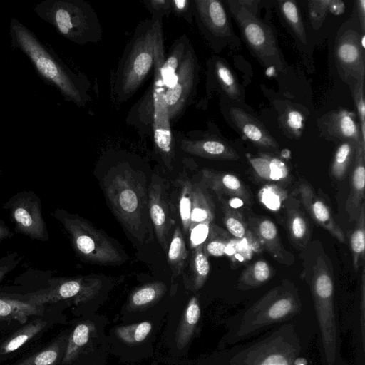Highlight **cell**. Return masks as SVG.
Returning a JSON list of instances; mask_svg holds the SVG:
<instances>
[{"instance_id": "1", "label": "cell", "mask_w": 365, "mask_h": 365, "mask_svg": "<svg viewBox=\"0 0 365 365\" xmlns=\"http://www.w3.org/2000/svg\"><path fill=\"white\" fill-rule=\"evenodd\" d=\"M317 334L315 319L284 323L221 349L210 365H313L309 353Z\"/></svg>"}, {"instance_id": "2", "label": "cell", "mask_w": 365, "mask_h": 365, "mask_svg": "<svg viewBox=\"0 0 365 365\" xmlns=\"http://www.w3.org/2000/svg\"><path fill=\"white\" fill-rule=\"evenodd\" d=\"M315 319L312 299H305L297 287L284 282L268 289L226 320L220 349L253 338L288 322Z\"/></svg>"}, {"instance_id": "3", "label": "cell", "mask_w": 365, "mask_h": 365, "mask_svg": "<svg viewBox=\"0 0 365 365\" xmlns=\"http://www.w3.org/2000/svg\"><path fill=\"white\" fill-rule=\"evenodd\" d=\"M10 44L30 61L38 76L58 89L65 101L84 107L90 101L91 83L82 73L72 71L29 29L12 17L9 24Z\"/></svg>"}, {"instance_id": "4", "label": "cell", "mask_w": 365, "mask_h": 365, "mask_svg": "<svg viewBox=\"0 0 365 365\" xmlns=\"http://www.w3.org/2000/svg\"><path fill=\"white\" fill-rule=\"evenodd\" d=\"M106 197L118 220L139 242L150 232L148 190L140 173L126 163L113 167L104 180Z\"/></svg>"}, {"instance_id": "5", "label": "cell", "mask_w": 365, "mask_h": 365, "mask_svg": "<svg viewBox=\"0 0 365 365\" xmlns=\"http://www.w3.org/2000/svg\"><path fill=\"white\" fill-rule=\"evenodd\" d=\"M309 287L321 365H347L341 354V321L333 277L321 256L314 264Z\"/></svg>"}, {"instance_id": "6", "label": "cell", "mask_w": 365, "mask_h": 365, "mask_svg": "<svg viewBox=\"0 0 365 365\" xmlns=\"http://www.w3.org/2000/svg\"><path fill=\"white\" fill-rule=\"evenodd\" d=\"M163 20L147 19L136 26L118 62L112 80V96L123 103L138 91L153 71L154 50Z\"/></svg>"}, {"instance_id": "7", "label": "cell", "mask_w": 365, "mask_h": 365, "mask_svg": "<svg viewBox=\"0 0 365 365\" xmlns=\"http://www.w3.org/2000/svg\"><path fill=\"white\" fill-rule=\"evenodd\" d=\"M63 37L78 45L102 39V27L92 6L83 0H44L34 8Z\"/></svg>"}, {"instance_id": "8", "label": "cell", "mask_w": 365, "mask_h": 365, "mask_svg": "<svg viewBox=\"0 0 365 365\" xmlns=\"http://www.w3.org/2000/svg\"><path fill=\"white\" fill-rule=\"evenodd\" d=\"M53 215L67 231L76 252L83 260L99 264H118L125 261L116 243L88 220L58 209Z\"/></svg>"}, {"instance_id": "9", "label": "cell", "mask_w": 365, "mask_h": 365, "mask_svg": "<svg viewBox=\"0 0 365 365\" xmlns=\"http://www.w3.org/2000/svg\"><path fill=\"white\" fill-rule=\"evenodd\" d=\"M226 2L250 51L267 69L285 73L284 61L272 29L256 16L247 1Z\"/></svg>"}, {"instance_id": "10", "label": "cell", "mask_w": 365, "mask_h": 365, "mask_svg": "<svg viewBox=\"0 0 365 365\" xmlns=\"http://www.w3.org/2000/svg\"><path fill=\"white\" fill-rule=\"evenodd\" d=\"M165 59L163 27L158 29L154 50L153 115L152 135L154 150L168 170H172L175 162V147L171 130L168 106L165 99L166 88L162 81L160 68Z\"/></svg>"}, {"instance_id": "11", "label": "cell", "mask_w": 365, "mask_h": 365, "mask_svg": "<svg viewBox=\"0 0 365 365\" xmlns=\"http://www.w3.org/2000/svg\"><path fill=\"white\" fill-rule=\"evenodd\" d=\"M199 76L198 58L190 43L170 85L165 90V99L170 122L178 120L193 103Z\"/></svg>"}, {"instance_id": "12", "label": "cell", "mask_w": 365, "mask_h": 365, "mask_svg": "<svg viewBox=\"0 0 365 365\" xmlns=\"http://www.w3.org/2000/svg\"><path fill=\"white\" fill-rule=\"evenodd\" d=\"M193 18L202 36L216 53L234 39L229 15L219 0H192Z\"/></svg>"}, {"instance_id": "13", "label": "cell", "mask_w": 365, "mask_h": 365, "mask_svg": "<svg viewBox=\"0 0 365 365\" xmlns=\"http://www.w3.org/2000/svg\"><path fill=\"white\" fill-rule=\"evenodd\" d=\"M16 232L32 240L47 241L48 233L42 215L40 197L32 191H21L4 204Z\"/></svg>"}, {"instance_id": "14", "label": "cell", "mask_w": 365, "mask_h": 365, "mask_svg": "<svg viewBox=\"0 0 365 365\" xmlns=\"http://www.w3.org/2000/svg\"><path fill=\"white\" fill-rule=\"evenodd\" d=\"M175 147L197 157L216 160H236L240 156L225 140L208 130L173 133Z\"/></svg>"}, {"instance_id": "15", "label": "cell", "mask_w": 365, "mask_h": 365, "mask_svg": "<svg viewBox=\"0 0 365 365\" xmlns=\"http://www.w3.org/2000/svg\"><path fill=\"white\" fill-rule=\"evenodd\" d=\"M101 282L96 278L74 277L56 279L48 286L23 296L24 301L35 305L53 303L76 298V301L89 299L100 289Z\"/></svg>"}, {"instance_id": "16", "label": "cell", "mask_w": 365, "mask_h": 365, "mask_svg": "<svg viewBox=\"0 0 365 365\" xmlns=\"http://www.w3.org/2000/svg\"><path fill=\"white\" fill-rule=\"evenodd\" d=\"M148 195L150 222L160 245L166 252L175 223L174 209L169 200L163 179L158 175H153Z\"/></svg>"}, {"instance_id": "17", "label": "cell", "mask_w": 365, "mask_h": 365, "mask_svg": "<svg viewBox=\"0 0 365 365\" xmlns=\"http://www.w3.org/2000/svg\"><path fill=\"white\" fill-rule=\"evenodd\" d=\"M364 35L361 39L353 29H346L336 40L334 55L337 68L344 79L364 81Z\"/></svg>"}, {"instance_id": "18", "label": "cell", "mask_w": 365, "mask_h": 365, "mask_svg": "<svg viewBox=\"0 0 365 365\" xmlns=\"http://www.w3.org/2000/svg\"><path fill=\"white\" fill-rule=\"evenodd\" d=\"M206 99L211 98L214 91L221 97L240 101L242 94L239 82L227 63L219 56H212L206 63Z\"/></svg>"}, {"instance_id": "19", "label": "cell", "mask_w": 365, "mask_h": 365, "mask_svg": "<svg viewBox=\"0 0 365 365\" xmlns=\"http://www.w3.org/2000/svg\"><path fill=\"white\" fill-rule=\"evenodd\" d=\"M229 120L240 133L255 145L277 150L279 145L264 125L257 118L241 108L229 106L227 108Z\"/></svg>"}, {"instance_id": "20", "label": "cell", "mask_w": 365, "mask_h": 365, "mask_svg": "<svg viewBox=\"0 0 365 365\" xmlns=\"http://www.w3.org/2000/svg\"><path fill=\"white\" fill-rule=\"evenodd\" d=\"M299 196L300 200L311 217L322 227L327 230L339 242H345V236L335 222L327 205L315 195L312 189L305 183H302L294 192Z\"/></svg>"}, {"instance_id": "21", "label": "cell", "mask_w": 365, "mask_h": 365, "mask_svg": "<svg viewBox=\"0 0 365 365\" xmlns=\"http://www.w3.org/2000/svg\"><path fill=\"white\" fill-rule=\"evenodd\" d=\"M201 182L207 189L214 192L219 200L230 197L250 202V195L245 186L232 173L204 168L202 170Z\"/></svg>"}, {"instance_id": "22", "label": "cell", "mask_w": 365, "mask_h": 365, "mask_svg": "<svg viewBox=\"0 0 365 365\" xmlns=\"http://www.w3.org/2000/svg\"><path fill=\"white\" fill-rule=\"evenodd\" d=\"M325 129L328 134L342 142L351 141L356 147L365 146L355 113L351 111L346 109L331 111L326 118Z\"/></svg>"}, {"instance_id": "23", "label": "cell", "mask_w": 365, "mask_h": 365, "mask_svg": "<svg viewBox=\"0 0 365 365\" xmlns=\"http://www.w3.org/2000/svg\"><path fill=\"white\" fill-rule=\"evenodd\" d=\"M249 226L264 248L276 260L284 264L290 262V253L284 249L272 221L267 218L252 219L250 220Z\"/></svg>"}, {"instance_id": "24", "label": "cell", "mask_w": 365, "mask_h": 365, "mask_svg": "<svg viewBox=\"0 0 365 365\" xmlns=\"http://www.w3.org/2000/svg\"><path fill=\"white\" fill-rule=\"evenodd\" d=\"M354 159L351 189L346 202L345 210L349 220L356 222L364 199L365 146L359 145L356 148Z\"/></svg>"}, {"instance_id": "25", "label": "cell", "mask_w": 365, "mask_h": 365, "mask_svg": "<svg viewBox=\"0 0 365 365\" xmlns=\"http://www.w3.org/2000/svg\"><path fill=\"white\" fill-rule=\"evenodd\" d=\"M215 217L213 201L202 182L192 184V200L190 230L200 223H211Z\"/></svg>"}, {"instance_id": "26", "label": "cell", "mask_w": 365, "mask_h": 365, "mask_svg": "<svg viewBox=\"0 0 365 365\" xmlns=\"http://www.w3.org/2000/svg\"><path fill=\"white\" fill-rule=\"evenodd\" d=\"M256 174L268 181H282L289 176L288 167L280 158L267 153L257 156L247 155Z\"/></svg>"}, {"instance_id": "27", "label": "cell", "mask_w": 365, "mask_h": 365, "mask_svg": "<svg viewBox=\"0 0 365 365\" xmlns=\"http://www.w3.org/2000/svg\"><path fill=\"white\" fill-rule=\"evenodd\" d=\"M287 227L292 242L299 248H304L308 242L310 230L309 222L294 199L287 201Z\"/></svg>"}, {"instance_id": "28", "label": "cell", "mask_w": 365, "mask_h": 365, "mask_svg": "<svg viewBox=\"0 0 365 365\" xmlns=\"http://www.w3.org/2000/svg\"><path fill=\"white\" fill-rule=\"evenodd\" d=\"M272 277L269 264L258 260L248 266L240 274L235 289L240 293H248L265 284Z\"/></svg>"}, {"instance_id": "29", "label": "cell", "mask_w": 365, "mask_h": 365, "mask_svg": "<svg viewBox=\"0 0 365 365\" xmlns=\"http://www.w3.org/2000/svg\"><path fill=\"white\" fill-rule=\"evenodd\" d=\"M153 115V97L152 84L142 98L133 106L128 113L126 121L136 126L139 132L152 134Z\"/></svg>"}, {"instance_id": "30", "label": "cell", "mask_w": 365, "mask_h": 365, "mask_svg": "<svg viewBox=\"0 0 365 365\" xmlns=\"http://www.w3.org/2000/svg\"><path fill=\"white\" fill-rule=\"evenodd\" d=\"M43 305H35L24 300L0 297V320L15 319L25 323L27 318L34 315H41Z\"/></svg>"}, {"instance_id": "31", "label": "cell", "mask_w": 365, "mask_h": 365, "mask_svg": "<svg viewBox=\"0 0 365 365\" xmlns=\"http://www.w3.org/2000/svg\"><path fill=\"white\" fill-rule=\"evenodd\" d=\"M190 41L186 34H182L172 44L168 56L163 61L160 68L162 81L167 88L178 70Z\"/></svg>"}, {"instance_id": "32", "label": "cell", "mask_w": 365, "mask_h": 365, "mask_svg": "<svg viewBox=\"0 0 365 365\" xmlns=\"http://www.w3.org/2000/svg\"><path fill=\"white\" fill-rule=\"evenodd\" d=\"M167 251L168 262L173 282L182 273L188 256L184 235L180 226L175 227Z\"/></svg>"}, {"instance_id": "33", "label": "cell", "mask_w": 365, "mask_h": 365, "mask_svg": "<svg viewBox=\"0 0 365 365\" xmlns=\"http://www.w3.org/2000/svg\"><path fill=\"white\" fill-rule=\"evenodd\" d=\"M201 316L198 299L192 297L186 307L177 334V344L179 348L185 346L190 340Z\"/></svg>"}, {"instance_id": "34", "label": "cell", "mask_w": 365, "mask_h": 365, "mask_svg": "<svg viewBox=\"0 0 365 365\" xmlns=\"http://www.w3.org/2000/svg\"><path fill=\"white\" fill-rule=\"evenodd\" d=\"M189 267L191 289L197 291L205 284L210 269L207 256L203 250V244L192 250Z\"/></svg>"}, {"instance_id": "35", "label": "cell", "mask_w": 365, "mask_h": 365, "mask_svg": "<svg viewBox=\"0 0 365 365\" xmlns=\"http://www.w3.org/2000/svg\"><path fill=\"white\" fill-rule=\"evenodd\" d=\"M279 12L292 32L303 44H307L306 31L298 5L295 1H279Z\"/></svg>"}, {"instance_id": "36", "label": "cell", "mask_w": 365, "mask_h": 365, "mask_svg": "<svg viewBox=\"0 0 365 365\" xmlns=\"http://www.w3.org/2000/svg\"><path fill=\"white\" fill-rule=\"evenodd\" d=\"M180 193L178 197V212L182 225L183 235L188 236L190 225L192 183L188 178L178 179Z\"/></svg>"}, {"instance_id": "37", "label": "cell", "mask_w": 365, "mask_h": 365, "mask_svg": "<svg viewBox=\"0 0 365 365\" xmlns=\"http://www.w3.org/2000/svg\"><path fill=\"white\" fill-rule=\"evenodd\" d=\"M356 226L350 236V246L353 256V266L355 270L364 263L365 248V204L361 206Z\"/></svg>"}, {"instance_id": "38", "label": "cell", "mask_w": 365, "mask_h": 365, "mask_svg": "<svg viewBox=\"0 0 365 365\" xmlns=\"http://www.w3.org/2000/svg\"><path fill=\"white\" fill-rule=\"evenodd\" d=\"M46 324V322L45 321L37 319L24 326L0 346V354H8L19 349L27 341L39 332Z\"/></svg>"}, {"instance_id": "39", "label": "cell", "mask_w": 365, "mask_h": 365, "mask_svg": "<svg viewBox=\"0 0 365 365\" xmlns=\"http://www.w3.org/2000/svg\"><path fill=\"white\" fill-rule=\"evenodd\" d=\"M166 290L163 282H154L137 289L130 296V304L133 307H143L160 299Z\"/></svg>"}, {"instance_id": "40", "label": "cell", "mask_w": 365, "mask_h": 365, "mask_svg": "<svg viewBox=\"0 0 365 365\" xmlns=\"http://www.w3.org/2000/svg\"><path fill=\"white\" fill-rule=\"evenodd\" d=\"M356 145L351 141H343L337 148L331 165V174L337 178L344 176L355 157Z\"/></svg>"}, {"instance_id": "41", "label": "cell", "mask_w": 365, "mask_h": 365, "mask_svg": "<svg viewBox=\"0 0 365 365\" xmlns=\"http://www.w3.org/2000/svg\"><path fill=\"white\" fill-rule=\"evenodd\" d=\"M90 327L85 323L79 324L73 331L63 358V363H69L77 356L80 349L88 342Z\"/></svg>"}, {"instance_id": "42", "label": "cell", "mask_w": 365, "mask_h": 365, "mask_svg": "<svg viewBox=\"0 0 365 365\" xmlns=\"http://www.w3.org/2000/svg\"><path fill=\"white\" fill-rule=\"evenodd\" d=\"M279 125L289 138H298L302 135L304 116L296 108L288 106L279 115Z\"/></svg>"}, {"instance_id": "43", "label": "cell", "mask_w": 365, "mask_h": 365, "mask_svg": "<svg viewBox=\"0 0 365 365\" xmlns=\"http://www.w3.org/2000/svg\"><path fill=\"white\" fill-rule=\"evenodd\" d=\"M220 201L224 213L223 221L227 231L237 239L245 237L248 230L240 213L230 207L225 200Z\"/></svg>"}, {"instance_id": "44", "label": "cell", "mask_w": 365, "mask_h": 365, "mask_svg": "<svg viewBox=\"0 0 365 365\" xmlns=\"http://www.w3.org/2000/svg\"><path fill=\"white\" fill-rule=\"evenodd\" d=\"M152 325L148 322H143L116 329L115 334L122 341L133 344L139 343L145 339L150 332Z\"/></svg>"}, {"instance_id": "45", "label": "cell", "mask_w": 365, "mask_h": 365, "mask_svg": "<svg viewBox=\"0 0 365 365\" xmlns=\"http://www.w3.org/2000/svg\"><path fill=\"white\" fill-rule=\"evenodd\" d=\"M218 230L214 225L210 227L209 234L203 243V250L207 257H220L226 252L227 241Z\"/></svg>"}, {"instance_id": "46", "label": "cell", "mask_w": 365, "mask_h": 365, "mask_svg": "<svg viewBox=\"0 0 365 365\" xmlns=\"http://www.w3.org/2000/svg\"><path fill=\"white\" fill-rule=\"evenodd\" d=\"M59 352L58 343H54L17 365H56L58 359Z\"/></svg>"}, {"instance_id": "47", "label": "cell", "mask_w": 365, "mask_h": 365, "mask_svg": "<svg viewBox=\"0 0 365 365\" xmlns=\"http://www.w3.org/2000/svg\"><path fill=\"white\" fill-rule=\"evenodd\" d=\"M259 197L269 209L277 210L285 200L286 192L276 185H267L260 190Z\"/></svg>"}, {"instance_id": "48", "label": "cell", "mask_w": 365, "mask_h": 365, "mask_svg": "<svg viewBox=\"0 0 365 365\" xmlns=\"http://www.w3.org/2000/svg\"><path fill=\"white\" fill-rule=\"evenodd\" d=\"M333 1H310L309 11L312 24L314 27L320 26L329 9L331 10Z\"/></svg>"}, {"instance_id": "49", "label": "cell", "mask_w": 365, "mask_h": 365, "mask_svg": "<svg viewBox=\"0 0 365 365\" xmlns=\"http://www.w3.org/2000/svg\"><path fill=\"white\" fill-rule=\"evenodd\" d=\"M364 81L355 82L353 90L354 99L359 118V127L363 140L365 142V106L364 99Z\"/></svg>"}, {"instance_id": "50", "label": "cell", "mask_w": 365, "mask_h": 365, "mask_svg": "<svg viewBox=\"0 0 365 365\" xmlns=\"http://www.w3.org/2000/svg\"><path fill=\"white\" fill-rule=\"evenodd\" d=\"M142 3L154 19L163 20L171 13L170 0H145Z\"/></svg>"}, {"instance_id": "51", "label": "cell", "mask_w": 365, "mask_h": 365, "mask_svg": "<svg viewBox=\"0 0 365 365\" xmlns=\"http://www.w3.org/2000/svg\"><path fill=\"white\" fill-rule=\"evenodd\" d=\"M171 13L182 18L187 24L193 21L192 0H170Z\"/></svg>"}, {"instance_id": "52", "label": "cell", "mask_w": 365, "mask_h": 365, "mask_svg": "<svg viewBox=\"0 0 365 365\" xmlns=\"http://www.w3.org/2000/svg\"><path fill=\"white\" fill-rule=\"evenodd\" d=\"M210 223H200L190 230V245L193 250L198 245L203 244L210 231Z\"/></svg>"}, {"instance_id": "53", "label": "cell", "mask_w": 365, "mask_h": 365, "mask_svg": "<svg viewBox=\"0 0 365 365\" xmlns=\"http://www.w3.org/2000/svg\"><path fill=\"white\" fill-rule=\"evenodd\" d=\"M20 260L21 258L16 253H11L0 258V282L19 264Z\"/></svg>"}, {"instance_id": "54", "label": "cell", "mask_w": 365, "mask_h": 365, "mask_svg": "<svg viewBox=\"0 0 365 365\" xmlns=\"http://www.w3.org/2000/svg\"><path fill=\"white\" fill-rule=\"evenodd\" d=\"M356 11L358 13L359 23L361 26V29L362 34H364L365 32V1L364 0H357L356 1Z\"/></svg>"}, {"instance_id": "55", "label": "cell", "mask_w": 365, "mask_h": 365, "mask_svg": "<svg viewBox=\"0 0 365 365\" xmlns=\"http://www.w3.org/2000/svg\"><path fill=\"white\" fill-rule=\"evenodd\" d=\"M13 235L14 234L9 228L3 222L0 221V242Z\"/></svg>"}]
</instances>
